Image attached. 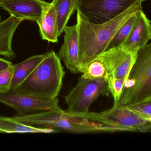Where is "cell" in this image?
I'll return each mask as SVG.
<instances>
[{"instance_id":"obj_20","label":"cell","mask_w":151,"mask_h":151,"mask_svg":"<svg viewBox=\"0 0 151 151\" xmlns=\"http://www.w3.org/2000/svg\"><path fill=\"white\" fill-rule=\"evenodd\" d=\"M125 106L139 117L151 122V101L139 102Z\"/></svg>"},{"instance_id":"obj_23","label":"cell","mask_w":151,"mask_h":151,"mask_svg":"<svg viewBox=\"0 0 151 151\" xmlns=\"http://www.w3.org/2000/svg\"><path fill=\"white\" fill-rule=\"evenodd\" d=\"M12 65H13V63L11 62L0 58V72Z\"/></svg>"},{"instance_id":"obj_17","label":"cell","mask_w":151,"mask_h":151,"mask_svg":"<svg viewBox=\"0 0 151 151\" xmlns=\"http://www.w3.org/2000/svg\"><path fill=\"white\" fill-rule=\"evenodd\" d=\"M0 132L7 133H53L52 130L29 126L19 122L13 117L0 115Z\"/></svg>"},{"instance_id":"obj_25","label":"cell","mask_w":151,"mask_h":151,"mask_svg":"<svg viewBox=\"0 0 151 151\" xmlns=\"http://www.w3.org/2000/svg\"><path fill=\"white\" fill-rule=\"evenodd\" d=\"M0 19H1V16H0Z\"/></svg>"},{"instance_id":"obj_14","label":"cell","mask_w":151,"mask_h":151,"mask_svg":"<svg viewBox=\"0 0 151 151\" xmlns=\"http://www.w3.org/2000/svg\"><path fill=\"white\" fill-rule=\"evenodd\" d=\"M37 23L43 40L52 43L58 42L57 17L54 6L52 2L50 3L41 18Z\"/></svg>"},{"instance_id":"obj_21","label":"cell","mask_w":151,"mask_h":151,"mask_svg":"<svg viewBox=\"0 0 151 151\" xmlns=\"http://www.w3.org/2000/svg\"><path fill=\"white\" fill-rule=\"evenodd\" d=\"M14 74L13 64L0 72V93H5L11 90Z\"/></svg>"},{"instance_id":"obj_13","label":"cell","mask_w":151,"mask_h":151,"mask_svg":"<svg viewBox=\"0 0 151 151\" xmlns=\"http://www.w3.org/2000/svg\"><path fill=\"white\" fill-rule=\"evenodd\" d=\"M21 19L10 16L0 22V55L9 60H14L16 54L12 48V40L14 34L20 24Z\"/></svg>"},{"instance_id":"obj_24","label":"cell","mask_w":151,"mask_h":151,"mask_svg":"<svg viewBox=\"0 0 151 151\" xmlns=\"http://www.w3.org/2000/svg\"><path fill=\"white\" fill-rule=\"evenodd\" d=\"M1 22V19H0V22Z\"/></svg>"},{"instance_id":"obj_15","label":"cell","mask_w":151,"mask_h":151,"mask_svg":"<svg viewBox=\"0 0 151 151\" xmlns=\"http://www.w3.org/2000/svg\"><path fill=\"white\" fill-rule=\"evenodd\" d=\"M57 17L59 37L64 32L70 17L77 10L79 0H53Z\"/></svg>"},{"instance_id":"obj_7","label":"cell","mask_w":151,"mask_h":151,"mask_svg":"<svg viewBox=\"0 0 151 151\" xmlns=\"http://www.w3.org/2000/svg\"><path fill=\"white\" fill-rule=\"evenodd\" d=\"M91 115L98 121L124 128L128 132L151 131V122L139 117L119 102H114L110 109L99 113L91 112Z\"/></svg>"},{"instance_id":"obj_5","label":"cell","mask_w":151,"mask_h":151,"mask_svg":"<svg viewBox=\"0 0 151 151\" xmlns=\"http://www.w3.org/2000/svg\"><path fill=\"white\" fill-rule=\"evenodd\" d=\"M110 93L106 78L90 79L81 76L76 85L65 97L68 105L66 112L71 114H86L93 101L101 95L108 96Z\"/></svg>"},{"instance_id":"obj_3","label":"cell","mask_w":151,"mask_h":151,"mask_svg":"<svg viewBox=\"0 0 151 151\" xmlns=\"http://www.w3.org/2000/svg\"><path fill=\"white\" fill-rule=\"evenodd\" d=\"M65 75L60 60L52 50L45 54L43 60L22 83L11 90L18 94L54 99L58 98Z\"/></svg>"},{"instance_id":"obj_6","label":"cell","mask_w":151,"mask_h":151,"mask_svg":"<svg viewBox=\"0 0 151 151\" xmlns=\"http://www.w3.org/2000/svg\"><path fill=\"white\" fill-rule=\"evenodd\" d=\"M145 0H79L77 9L91 22L102 23Z\"/></svg>"},{"instance_id":"obj_2","label":"cell","mask_w":151,"mask_h":151,"mask_svg":"<svg viewBox=\"0 0 151 151\" xmlns=\"http://www.w3.org/2000/svg\"><path fill=\"white\" fill-rule=\"evenodd\" d=\"M22 123L29 126L49 129L54 133L68 132L76 133H99L128 132L122 127L110 125L96 120L90 114L75 115L68 113L60 107L53 110L24 115Z\"/></svg>"},{"instance_id":"obj_9","label":"cell","mask_w":151,"mask_h":151,"mask_svg":"<svg viewBox=\"0 0 151 151\" xmlns=\"http://www.w3.org/2000/svg\"><path fill=\"white\" fill-rule=\"evenodd\" d=\"M137 55L126 52L118 47L105 51L95 59L99 60L104 65L107 74V80L126 79L135 63Z\"/></svg>"},{"instance_id":"obj_10","label":"cell","mask_w":151,"mask_h":151,"mask_svg":"<svg viewBox=\"0 0 151 151\" xmlns=\"http://www.w3.org/2000/svg\"><path fill=\"white\" fill-rule=\"evenodd\" d=\"M49 4L45 0H0V8L23 21L37 22Z\"/></svg>"},{"instance_id":"obj_12","label":"cell","mask_w":151,"mask_h":151,"mask_svg":"<svg viewBox=\"0 0 151 151\" xmlns=\"http://www.w3.org/2000/svg\"><path fill=\"white\" fill-rule=\"evenodd\" d=\"M64 41L57 54L67 69L72 74L79 73L78 67V31L77 24L67 26L64 30Z\"/></svg>"},{"instance_id":"obj_22","label":"cell","mask_w":151,"mask_h":151,"mask_svg":"<svg viewBox=\"0 0 151 151\" xmlns=\"http://www.w3.org/2000/svg\"><path fill=\"white\" fill-rule=\"evenodd\" d=\"M125 78L107 80L110 93L114 98V102H119L122 95Z\"/></svg>"},{"instance_id":"obj_8","label":"cell","mask_w":151,"mask_h":151,"mask_svg":"<svg viewBox=\"0 0 151 151\" xmlns=\"http://www.w3.org/2000/svg\"><path fill=\"white\" fill-rule=\"evenodd\" d=\"M0 102L15 109L18 115L34 114L60 107L58 98L52 100L43 99L32 96L18 94L10 90L0 93Z\"/></svg>"},{"instance_id":"obj_4","label":"cell","mask_w":151,"mask_h":151,"mask_svg":"<svg viewBox=\"0 0 151 151\" xmlns=\"http://www.w3.org/2000/svg\"><path fill=\"white\" fill-rule=\"evenodd\" d=\"M151 101V44L137 53V58L125 79L119 103L126 106Z\"/></svg>"},{"instance_id":"obj_18","label":"cell","mask_w":151,"mask_h":151,"mask_svg":"<svg viewBox=\"0 0 151 151\" xmlns=\"http://www.w3.org/2000/svg\"><path fill=\"white\" fill-rule=\"evenodd\" d=\"M137 13L131 17L119 28L108 45L106 51L111 48L120 47L122 45L130 32L136 22Z\"/></svg>"},{"instance_id":"obj_19","label":"cell","mask_w":151,"mask_h":151,"mask_svg":"<svg viewBox=\"0 0 151 151\" xmlns=\"http://www.w3.org/2000/svg\"><path fill=\"white\" fill-rule=\"evenodd\" d=\"M81 76L90 79L107 78V74L104 65L97 59H94L87 66Z\"/></svg>"},{"instance_id":"obj_11","label":"cell","mask_w":151,"mask_h":151,"mask_svg":"<svg viewBox=\"0 0 151 151\" xmlns=\"http://www.w3.org/2000/svg\"><path fill=\"white\" fill-rule=\"evenodd\" d=\"M151 38V21L143 10H140L137 13V19L130 32L120 47L126 52L136 55Z\"/></svg>"},{"instance_id":"obj_16","label":"cell","mask_w":151,"mask_h":151,"mask_svg":"<svg viewBox=\"0 0 151 151\" xmlns=\"http://www.w3.org/2000/svg\"><path fill=\"white\" fill-rule=\"evenodd\" d=\"M45 54L31 56L24 61L14 65V74L11 90L14 89L22 83L41 62Z\"/></svg>"},{"instance_id":"obj_1","label":"cell","mask_w":151,"mask_h":151,"mask_svg":"<svg viewBox=\"0 0 151 151\" xmlns=\"http://www.w3.org/2000/svg\"><path fill=\"white\" fill-rule=\"evenodd\" d=\"M141 10L142 3H137L109 21L99 24L91 22L79 10H76L79 73H83L92 61L106 51L110 40L123 24Z\"/></svg>"}]
</instances>
